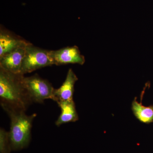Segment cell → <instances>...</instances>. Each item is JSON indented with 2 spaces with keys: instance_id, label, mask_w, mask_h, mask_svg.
Listing matches in <instances>:
<instances>
[{
  "instance_id": "6da1fadb",
  "label": "cell",
  "mask_w": 153,
  "mask_h": 153,
  "mask_svg": "<svg viewBox=\"0 0 153 153\" xmlns=\"http://www.w3.org/2000/svg\"><path fill=\"white\" fill-rule=\"evenodd\" d=\"M24 75L0 67V98L2 107L26 111L32 103L24 87Z\"/></svg>"
},
{
  "instance_id": "7a4b0ae2",
  "label": "cell",
  "mask_w": 153,
  "mask_h": 153,
  "mask_svg": "<svg viewBox=\"0 0 153 153\" xmlns=\"http://www.w3.org/2000/svg\"><path fill=\"white\" fill-rule=\"evenodd\" d=\"M3 108L10 118L9 134L11 149L19 150L26 147L30 142L32 124L37 114L28 115L25 111L7 107Z\"/></svg>"
},
{
  "instance_id": "3957f363",
  "label": "cell",
  "mask_w": 153,
  "mask_h": 153,
  "mask_svg": "<svg viewBox=\"0 0 153 153\" xmlns=\"http://www.w3.org/2000/svg\"><path fill=\"white\" fill-rule=\"evenodd\" d=\"M23 83L32 102L42 103L49 99L55 101V88L49 81L38 74L23 76Z\"/></svg>"
},
{
  "instance_id": "277c9868",
  "label": "cell",
  "mask_w": 153,
  "mask_h": 153,
  "mask_svg": "<svg viewBox=\"0 0 153 153\" xmlns=\"http://www.w3.org/2000/svg\"><path fill=\"white\" fill-rule=\"evenodd\" d=\"M53 65L49 50L35 47L29 43L26 47L20 73L24 75L39 68Z\"/></svg>"
},
{
  "instance_id": "5b68a950",
  "label": "cell",
  "mask_w": 153,
  "mask_h": 153,
  "mask_svg": "<svg viewBox=\"0 0 153 153\" xmlns=\"http://www.w3.org/2000/svg\"><path fill=\"white\" fill-rule=\"evenodd\" d=\"M49 52L54 65L77 63L82 65L85 63V57L81 55L76 46L65 47L57 50H51Z\"/></svg>"
},
{
  "instance_id": "8992f818",
  "label": "cell",
  "mask_w": 153,
  "mask_h": 153,
  "mask_svg": "<svg viewBox=\"0 0 153 153\" xmlns=\"http://www.w3.org/2000/svg\"><path fill=\"white\" fill-rule=\"evenodd\" d=\"M29 43L0 57V67L15 74L20 73L26 47Z\"/></svg>"
},
{
  "instance_id": "52a82bcc",
  "label": "cell",
  "mask_w": 153,
  "mask_h": 153,
  "mask_svg": "<svg viewBox=\"0 0 153 153\" xmlns=\"http://www.w3.org/2000/svg\"><path fill=\"white\" fill-rule=\"evenodd\" d=\"M78 78L72 69L68 70L66 78L62 85L54 91L55 101H67L72 100L74 92V86Z\"/></svg>"
},
{
  "instance_id": "ba28073f",
  "label": "cell",
  "mask_w": 153,
  "mask_h": 153,
  "mask_svg": "<svg viewBox=\"0 0 153 153\" xmlns=\"http://www.w3.org/2000/svg\"><path fill=\"white\" fill-rule=\"evenodd\" d=\"M29 43L23 38L1 29L0 31V57L19 47Z\"/></svg>"
},
{
  "instance_id": "9c48e42d",
  "label": "cell",
  "mask_w": 153,
  "mask_h": 153,
  "mask_svg": "<svg viewBox=\"0 0 153 153\" xmlns=\"http://www.w3.org/2000/svg\"><path fill=\"white\" fill-rule=\"evenodd\" d=\"M57 103L61 111V114L55 122L57 126L68 123L74 122L78 120V116L73 100L58 101Z\"/></svg>"
},
{
  "instance_id": "30bf717a",
  "label": "cell",
  "mask_w": 153,
  "mask_h": 153,
  "mask_svg": "<svg viewBox=\"0 0 153 153\" xmlns=\"http://www.w3.org/2000/svg\"><path fill=\"white\" fill-rule=\"evenodd\" d=\"M132 108L134 114L138 119L144 123L153 122V106H145L141 102L139 103L136 98L132 104Z\"/></svg>"
},
{
  "instance_id": "8fae6325",
  "label": "cell",
  "mask_w": 153,
  "mask_h": 153,
  "mask_svg": "<svg viewBox=\"0 0 153 153\" xmlns=\"http://www.w3.org/2000/svg\"><path fill=\"white\" fill-rule=\"evenodd\" d=\"M12 150L9 132L4 129H0V153H10Z\"/></svg>"
}]
</instances>
